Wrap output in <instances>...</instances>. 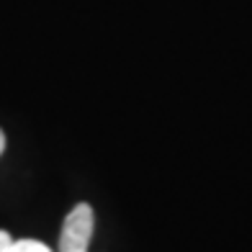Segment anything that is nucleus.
Listing matches in <instances>:
<instances>
[{"mask_svg": "<svg viewBox=\"0 0 252 252\" xmlns=\"http://www.w3.org/2000/svg\"><path fill=\"white\" fill-rule=\"evenodd\" d=\"M95 229V214L88 203H77L67 214L60 234V252H88L90 237Z\"/></svg>", "mask_w": 252, "mask_h": 252, "instance_id": "nucleus-1", "label": "nucleus"}, {"mask_svg": "<svg viewBox=\"0 0 252 252\" xmlns=\"http://www.w3.org/2000/svg\"><path fill=\"white\" fill-rule=\"evenodd\" d=\"M0 252H52L39 239H13L8 232L0 229Z\"/></svg>", "mask_w": 252, "mask_h": 252, "instance_id": "nucleus-2", "label": "nucleus"}, {"mask_svg": "<svg viewBox=\"0 0 252 252\" xmlns=\"http://www.w3.org/2000/svg\"><path fill=\"white\" fill-rule=\"evenodd\" d=\"M3 150H5V136H3V131H0V155H3Z\"/></svg>", "mask_w": 252, "mask_h": 252, "instance_id": "nucleus-3", "label": "nucleus"}]
</instances>
